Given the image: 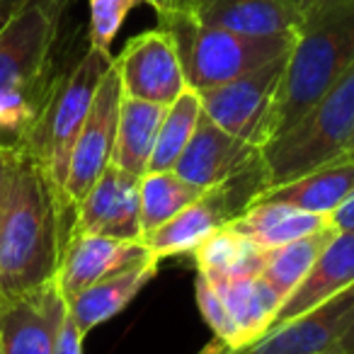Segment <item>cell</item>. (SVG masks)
<instances>
[{
	"mask_svg": "<svg viewBox=\"0 0 354 354\" xmlns=\"http://www.w3.org/2000/svg\"><path fill=\"white\" fill-rule=\"evenodd\" d=\"M352 64L354 0H310L286 51L267 143L294 127Z\"/></svg>",
	"mask_w": 354,
	"mask_h": 354,
	"instance_id": "cell-2",
	"label": "cell"
},
{
	"mask_svg": "<svg viewBox=\"0 0 354 354\" xmlns=\"http://www.w3.org/2000/svg\"><path fill=\"white\" fill-rule=\"evenodd\" d=\"M328 226L330 223L325 214L301 212V209L277 202L250 204L245 212H241L226 223V228L241 233L260 250H272V248H279L284 243L313 236Z\"/></svg>",
	"mask_w": 354,
	"mask_h": 354,
	"instance_id": "cell-19",
	"label": "cell"
},
{
	"mask_svg": "<svg viewBox=\"0 0 354 354\" xmlns=\"http://www.w3.org/2000/svg\"><path fill=\"white\" fill-rule=\"evenodd\" d=\"M328 223L335 228V231L342 233H352L354 236V192L339 204L335 212L328 214Z\"/></svg>",
	"mask_w": 354,
	"mask_h": 354,
	"instance_id": "cell-30",
	"label": "cell"
},
{
	"mask_svg": "<svg viewBox=\"0 0 354 354\" xmlns=\"http://www.w3.org/2000/svg\"><path fill=\"white\" fill-rule=\"evenodd\" d=\"M354 284V236L352 233L337 231L320 257L313 262L308 274L299 281L294 291L281 301L274 320L270 328H277L281 323H289L301 315L310 313L325 301L337 296L347 286Z\"/></svg>",
	"mask_w": 354,
	"mask_h": 354,
	"instance_id": "cell-15",
	"label": "cell"
},
{
	"mask_svg": "<svg viewBox=\"0 0 354 354\" xmlns=\"http://www.w3.org/2000/svg\"><path fill=\"white\" fill-rule=\"evenodd\" d=\"M354 323V284L323 306L289 323L270 328L255 342L228 347L214 337L199 354H328Z\"/></svg>",
	"mask_w": 354,
	"mask_h": 354,
	"instance_id": "cell-8",
	"label": "cell"
},
{
	"mask_svg": "<svg viewBox=\"0 0 354 354\" xmlns=\"http://www.w3.org/2000/svg\"><path fill=\"white\" fill-rule=\"evenodd\" d=\"M119 104H122V80L112 61L104 78L100 80L90 112L80 127L73 153H71L68 177H66V204L71 212H75L80 199L88 194V189L97 183L104 167L112 162Z\"/></svg>",
	"mask_w": 354,
	"mask_h": 354,
	"instance_id": "cell-9",
	"label": "cell"
},
{
	"mask_svg": "<svg viewBox=\"0 0 354 354\" xmlns=\"http://www.w3.org/2000/svg\"><path fill=\"white\" fill-rule=\"evenodd\" d=\"M112 61L114 56L109 51L88 44L85 54L66 73L54 75L44 107L20 143L49 177L61 207L71 216V223H73V212L66 204V177H68L71 153H73L80 127L90 112L100 80L104 78Z\"/></svg>",
	"mask_w": 354,
	"mask_h": 354,
	"instance_id": "cell-4",
	"label": "cell"
},
{
	"mask_svg": "<svg viewBox=\"0 0 354 354\" xmlns=\"http://www.w3.org/2000/svg\"><path fill=\"white\" fill-rule=\"evenodd\" d=\"M165 104L146 102V100L127 97L122 93L117 122V141H114L112 165L143 177L151 165L153 146L160 122L165 117Z\"/></svg>",
	"mask_w": 354,
	"mask_h": 354,
	"instance_id": "cell-20",
	"label": "cell"
},
{
	"mask_svg": "<svg viewBox=\"0 0 354 354\" xmlns=\"http://www.w3.org/2000/svg\"><path fill=\"white\" fill-rule=\"evenodd\" d=\"M212 284L216 286L218 296L223 299L233 323H236L238 335H241V347L255 342L270 330L281 306V299L260 274L221 279L212 281Z\"/></svg>",
	"mask_w": 354,
	"mask_h": 354,
	"instance_id": "cell-21",
	"label": "cell"
},
{
	"mask_svg": "<svg viewBox=\"0 0 354 354\" xmlns=\"http://www.w3.org/2000/svg\"><path fill=\"white\" fill-rule=\"evenodd\" d=\"M189 255L197 272L207 274L212 281L260 274L265 260V250L226 226L209 233Z\"/></svg>",
	"mask_w": 354,
	"mask_h": 354,
	"instance_id": "cell-22",
	"label": "cell"
},
{
	"mask_svg": "<svg viewBox=\"0 0 354 354\" xmlns=\"http://www.w3.org/2000/svg\"><path fill=\"white\" fill-rule=\"evenodd\" d=\"M141 3L156 10L158 20H160V17H165V15H170V12L175 10V0H141Z\"/></svg>",
	"mask_w": 354,
	"mask_h": 354,
	"instance_id": "cell-33",
	"label": "cell"
},
{
	"mask_svg": "<svg viewBox=\"0 0 354 354\" xmlns=\"http://www.w3.org/2000/svg\"><path fill=\"white\" fill-rule=\"evenodd\" d=\"M197 0H175V10H189Z\"/></svg>",
	"mask_w": 354,
	"mask_h": 354,
	"instance_id": "cell-34",
	"label": "cell"
},
{
	"mask_svg": "<svg viewBox=\"0 0 354 354\" xmlns=\"http://www.w3.org/2000/svg\"><path fill=\"white\" fill-rule=\"evenodd\" d=\"M71 231L141 243V177L109 162L75 207Z\"/></svg>",
	"mask_w": 354,
	"mask_h": 354,
	"instance_id": "cell-11",
	"label": "cell"
},
{
	"mask_svg": "<svg viewBox=\"0 0 354 354\" xmlns=\"http://www.w3.org/2000/svg\"><path fill=\"white\" fill-rule=\"evenodd\" d=\"M286 54L223 85L197 90L202 112L216 127L257 148L270 138V119L279 93Z\"/></svg>",
	"mask_w": 354,
	"mask_h": 354,
	"instance_id": "cell-7",
	"label": "cell"
},
{
	"mask_svg": "<svg viewBox=\"0 0 354 354\" xmlns=\"http://www.w3.org/2000/svg\"><path fill=\"white\" fill-rule=\"evenodd\" d=\"M0 27H3V20H0Z\"/></svg>",
	"mask_w": 354,
	"mask_h": 354,
	"instance_id": "cell-37",
	"label": "cell"
},
{
	"mask_svg": "<svg viewBox=\"0 0 354 354\" xmlns=\"http://www.w3.org/2000/svg\"><path fill=\"white\" fill-rule=\"evenodd\" d=\"M0 354H3V347H0Z\"/></svg>",
	"mask_w": 354,
	"mask_h": 354,
	"instance_id": "cell-38",
	"label": "cell"
},
{
	"mask_svg": "<svg viewBox=\"0 0 354 354\" xmlns=\"http://www.w3.org/2000/svg\"><path fill=\"white\" fill-rule=\"evenodd\" d=\"M114 68L127 97L167 107L187 90L175 39L160 25L131 37L122 54L114 56Z\"/></svg>",
	"mask_w": 354,
	"mask_h": 354,
	"instance_id": "cell-10",
	"label": "cell"
},
{
	"mask_svg": "<svg viewBox=\"0 0 354 354\" xmlns=\"http://www.w3.org/2000/svg\"><path fill=\"white\" fill-rule=\"evenodd\" d=\"M335 233L337 231L333 226H328L323 231L313 233V236H306L299 238V241L284 243L279 248H272V250H265L260 277L284 301L299 286V281L308 274V270L313 267V262L320 257V252L325 250V245H328Z\"/></svg>",
	"mask_w": 354,
	"mask_h": 354,
	"instance_id": "cell-23",
	"label": "cell"
},
{
	"mask_svg": "<svg viewBox=\"0 0 354 354\" xmlns=\"http://www.w3.org/2000/svg\"><path fill=\"white\" fill-rule=\"evenodd\" d=\"M66 306L68 301L56 279L30 294L0 299L3 354H54L56 333Z\"/></svg>",
	"mask_w": 354,
	"mask_h": 354,
	"instance_id": "cell-12",
	"label": "cell"
},
{
	"mask_svg": "<svg viewBox=\"0 0 354 354\" xmlns=\"http://www.w3.org/2000/svg\"><path fill=\"white\" fill-rule=\"evenodd\" d=\"M158 267H160V260L146 257L143 262L129 267V270L117 272V274L107 277V279L95 281L93 286L75 294L73 299H66L68 301V310L75 318V323H78L80 333L88 335L97 325L107 323L117 313H122L136 299L138 291L146 284H151V279L158 274Z\"/></svg>",
	"mask_w": 354,
	"mask_h": 354,
	"instance_id": "cell-18",
	"label": "cell"
},
{
	"mask_svg": "<svg viewBox=\"0 0 354 354\" xmlns=\"http://www.w3.org/2000/svg\"><path fill=\"white\" fill-rule=\"evenodd\" d=\"M22 146L20 143H6L0 141V226L8 212V202H10L12 183H15V172L20 165Z\"/></svg>",
	"mask_w": 354,
	"mask_h": 354,
	"instance_id": "cell-28",
	"label": "cell"
},
{
	"mask_svg": "<svg viewBox=\"0 0 354 354\" xmlns=\"http://www.w3.org/2000/svg\"><path fill=\"white\" fill-rule=\"evenodd\" d=\"M194 299H197V308L202 313L204 323L212 328L214 337L221 339L228 347H241V335H238V328L233 323L231 313H228L226 304L218 296L212 279L202 272H197V279H194Z\"/></svg>",
	"mask_w": 354,
	"mask_h": 354,
	"instance_id": "cell-26",
	"label": "cell"
},
{
	"mask_svg": "<svg viewBox=\"0 0 354 354\" xmlns=\"http://www.w3.org/2000/svg\"><path fill=\"white\" fill-rule=\"evenodd\" d=\"M146 257L153 255L143 248V243L122 241V238L102 236V233L71 231L64 252H61L56 281L66 299H73L95 281L129 270Z\"/></svg>",
	"mask_w": 354,
	"mask_h": 354,
	"instance_id": "cell-13",
	"label": "cell"
},
{
	"mask_svg": "<svg viewBox=\"0 0 354 354\" xmlns=\"http://www.w3.org/2000/svg\"><path fill=\"white\" fill-rule=\"evenodd\" d=\"M83 339H85V335L80 333L78 323H75L68 306H66V313H64V318H61L59 333H56L54 354H83Z\"/></svg>",
	"mask_w": 354,
	"mask_h": 354,
	"instance_id": "cell-29",
	"label": "cell"
},
{
	"mask_svg": "<svg viewBox=\"0 0 354 354\" xmlns=\"http://www.w3.org/2000/svg\"><path fill=\"white\" fill-rule=\"evenodd\" d=\"M320 354H325V352H320Z\"/></svg>",
	"mask_w": 354,
	"mask_h": 354,
	"instance_id": "cell-39",
	"label": "cell"
},
{
	"mask_svg": "<svg viewBox=\"0 0 354 354\" xmlns=\"http://www.w3.org/2000/svg\"><path fill=\"white\" fill-rule=\"evenodd\" d=\"M354 192V160H335L310 172L265 187L255 202H277L310 214H325L339 207Z\"/></svg>",
	"mask_w": 354,
	"mask_h": 354,
	"instance_id": "cell-17",
	"label": "cell"
},
{
	"mask_svg": "<svg viewBox=\"0 0 354 354\" xmlns=\"http://www.w3.org/2000/svg\"><path fill=\"white\" fill-rule=\"evenodd\" d=\"M339 160H354V138H352V143L347 146V151L339 156Z\"/></svg>",
	"mask_w": 354,
	"mask_h": 354,
	"instance_id": "cell-35",
	"label": "cell"
},
{
	"mask_svg": "<svg viewBox=\"0 0 354 354\" xmlns=\"http://www.w3.org/2000/svg\"><path fill=\"white\" fill-rule=\"evenodd\" d=\"M27 3H32V0H0V20L10 17L12 12H17L20 8H25ZM44 3L59 8L61 12H66V8H68V0H44Z\"/></svg>",
	"mask_w": 354,
	"mask_h": 354,
	"instance_id": "cell-31",
	"label": "cell"
},
{
	"mask_svg": "<svg viewBox=\"0 0 354 354\" xmlns=\"http://www.w3.org/2000/svg\"><path fill=\"white\" fill-rule=\"evenodd\" d=\"M64 12L32 0L0 27V141L22 143L54 83L51 56Z\"/></svg>",
	"mask_w": 354,
	"mask_h": 354,
	"instance_id": "cell-3",
	"label": "cell"
},
{
	"mask_svg": "<svg viewBox=\"0 0 354 354\" xmlns=\"http://www.w3.org/2000/svg\"><path fill=\"white\" fill-rule=\"evenodd\" d=\"M199 117H202V102H199L197 90L192 88L185 90L172 104H167L165 117L158 129L148 172L175 170L177 160H180L194 129H197Z\"/></svg>",
	"mask_w": 354,
	"mask_h": 354,
	"instance_id": "cell-25",
	"label": "cell"
},
{
	"mask_svg": "<svg viewBox=\"0 0 354 354\" xmlns=\"http://www.w3.org/2000/svg\"><path fill=\"white\" fill-rule=\"evenodd\" d=\"M138 6H143L141 0H90V46L102 51L112 49L129 12Z\"/></svg>",
	"mask_w": 354,
	"mask_h": 354,
	"instance_id": "cell-27",
	"label": "cell"
},
{
	"mask_svg": "<svg viewBox=\"0 0 354 354\" xmlns=\"http://www.w3.org/2000/svg\"><path fill=\"white\" fill-rule=\"evenodd\" d=\"M71 216L49 177L22 148L8 212L0 226V299H15L56 279Z\"/></svg>",
	"mask_w": 354,
	"mask_h": 354,
	"instance_id": "cell-1",
	"label": "cell"
},
{
	"mask_svg": "<svg viewBox=\"0 0 354 354\" xmlns=\"http://www.w3.org/2000/svg\"><path fill=\"white\" fill-rule=\"evenodd\" d=\"M354 138V64L294 124L262 148L267 187L339 160Z\"/></svg>",
	"mask_w": 354,
	"mask_h": 354,
	"instance_id": "cell-5",
	"label": "cell"
},
{
	"mask_svg": "<svg viewBox=\"0 0 354 354\" xmlns=\"http://www.w3.org/2000/svg\"><path fill=\"white\" fill-rule=\"evenodd\" d=\"M183 12L202 25L248 37H294L301 20L289 0H197Z\"/></svg>",
	"mask_w": 354,
	"mask_h": 354,
	"instance_id": "cell-16",
	"label": "cell"
},
{
	"mask_svg": "<svg viewBox=\"0 0 354 354\" xmlns=\"http://www.w3.org/2000/svg\"><path fill=\"white\" fill-rule=\"evenodd\" d=\"M289 3H291V6L296 8V12H299V15H301V10H304V8L308 6L310 0H289Z\"/></svg>",
	"mask_w": 354,
	"mask_h": 354,
	"instance_id": "cell-36",
	"label": "cell"
},
{
	"mask_svg": "<svg viewBox=\"0 0 354 354\" xmlns=\"http://www.w3.org/2000/svg\"><path fill=\"white\" fill-rule=\"evenodd\" d=\"M262 160V148L223 131L202 112L199 124L175 165V172L202 189L223 185Z\"/></svg>",
	"mask_w": 354,
	"mask_h": 354,
	"instance_id": "cell-14",
	"label": "cell"
},
{
	"mask_svg": "<svg viewBox=\"0 0 354 354\" xmlns=\"http://www.w3.org/2000/svg\"><path fill=\"white\" fill-rule=\"evenodd\" d=\"M172 35L187 88L207 90L250 73L289 51L291 37H248L209 27L189 12L172 10L158 22Z\"/></svg>",
	"mask_w": 354,
	"mask_h": 354,
	"instance_id": "cell-6",
	"label": "cell"
},
{
	"mask_svg": "<svg viewBox=\"0 0 354 354\" xmlns=\"http://www.w3.org/2000/svg\"><path fill=\"white\" fill-rule=\"evenodd\" d=\"M207 189L187 183L175 170L146 172L141 177V228L143 236L170 221L177 212L199 199Z\"/></svg>",
	"mask_w": 354,
	"mask_h": 354,
	"instance_id": "cell-24",
	"label": "cell"
},
{
	"mask_svg": "<svg viewBox=\"0 0 354 354\" xmlns=\"http://www.w3.org/2000/svg\"><path fill=\"white\" fill-rule=\"evenodd\" d=\"M328 354H354V323L342 333V337L333 344Z\"/></svg>",
	"mask_w": 354,
	"mask_h": 354,
	"instance_id": "cell-32",
	"label": "cell"
}]
</instances>
